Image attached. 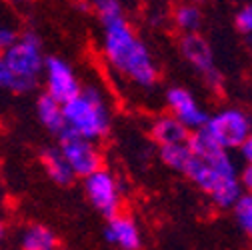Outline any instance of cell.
<instances>
[{"instance_id": "cell-1", "label": "cell", "mask_w": 252, "mask_h": 250, "mask_svg": "<svg viewBox=\"0 0 252 250\" xmlns=\"http://www.w3.org/2000/svg\"><path fill=\"white\" fill-rule=\"evenodd\" d=\"M188 146L192 156L184 176L196 188L206 192L218 208H232L242 196V186L238 182V168L230 152L218 148L200 130L190 134Z\"/></svg>"}, {"instance_id": "cell-2", "label": "cell", "mask_w": 252, "mask_h": 250, "mask_svg": "<svg viewBox=\"0 0 252 250\" xmlns=\"http://www.w3.org/2000/svg\"><path fill=\"white\" fill-rule=\"evenodd\" d=\"M102 22V56L108 66L130 80L138 88H152L158 82V64L146 46V42L136 34L126 14H116Z\"/></svg>"}, {"instance_id": "cell-3", "label": "cell", "mask_w": 252, "mask_h": 250, "mask_svg": "<svg viewBox=\"0 0 252 250\" xmlns=\"http://www.w3.org/2000/svg\"><path fill=\"white\" fill-rule=\"evenodd\" d=\"M62 116L66 132L92 142L106 138L112 128L110 106L102 90L96 86H82L72 100L62 104Z\"/></svg>"}, {"instance_id": "cell-4", "label": "cell", "mask_w": 252, "mask_h": 250, "mask_svg": "<svg viewBox=\"0 0 252 250\" xmlns=\"http://www.w3.org/2000/svg\"><path fill=\"white\" fill-rule=\"evenodd\" d=\"M6 66L14 78L16 94H26L34 90L42 80L44 70V54H42V40L36 32H24L18 40L2 54Z\"/></svg>"}, {"instance_id": "cell-5", "label": "cell", "mask_w": 252, "mask_h": 250, "mask_svg": "<svg viewBox=\"0 0 252 250\" xmlns=\"http://www.w3.org/2000/svg\"><path fill=\"white\" fill-rule=\"evenodd\" d=\"M200 132L226 152L236 150L252 134V116L242 108H222L208 116Z\"/></svg>"}, {"instance_id": "cell-6", "label": "cell", "mask_w": 252, "mask_h": 250, "mask_svg": "<svg viewBox=\"0 0 252 250\" xmlns=\"http://www.w3.org/2000/svg\"><path fill=\"white\" fill-rule=\"evenodd\" d=\"M56 146H58L60 154L64 156V160L68 162L74 176L86 178L88 174L96 172L98 168L104 166V156H102L98 142H92L82 136L64 132L62 136H58Z\"/></svg>"}, {"instance_id": "cell-7", "label": "cell", "mask_w": 252, "mask_h": 250, "mask_svg": "<svg viewBox=\"0 0 252 250\" xmlns=\"http://www.w3.org/2000/svg\"><path fill=\"white\" fill-rule=\"evenodd\" d=\"M84 192L88 202L106 218L122 212V186L108 168H98L84 178Z\"/></svg>"}, {"instance_id": "cell-8", "label": "cell", "mask_w": 252, "mask_h": 250, "mask_svg": "<svg viewBox=\"0 0 252 250\" xmlns=\"http://www.w3.org/2000/svg\"><path fill=\"white\" fill-rule=\"evenodd\" d=\"M46 94L52 96L56 102L66 104L82 90L80 78L74 68L60 56H46L44 58V70H42Z\"/></svg>"}, {"instance_id": "cell-9", "label": "cell", "mask_w": 252, "mask_h": 250, "mask_svg": "<svg viewBox=\"0 0 252 250\" xmlns=\"http://www.w3.org/2000/svg\"><path fill=\"white\" fill-rule=\"evenodd\" d=\"M180 54L184 56V60L190 64L196 72H200L204 76V80L208 82L210 88H222V76L216 70L214 64V50L210 46V42L200 34H182L180 42H178Z\"/></svg>"}, {"instance_id": "cell-10", "label": "cell", "mask_w": 252, "mask_h": 250, "mask_svg": "<svg viewBox=\"0 0 252 250\" xmlns=\"http://www.w3.org/2000/svg\"><path fill=\"white\" fill-rule=\"evenodd\" d=\"M166 106L168 112L178 118L190 132L200 130L208 120V112L200 106L192 92L184 86H170L166 90Z\"/></svg>"}, {"instance_id": "cell-11", "label": "cell", "mask_w": 252, "mask_h": 250, "mask_svg": "<svg viewBox=\"0 0 252 250\" xmlns=\"http://www.w3.org/2000/svg\"><path fill=\"white\" fill-rule=\"evenodd\" d=\"M104 238L116 250H142V232L132 216L118 212L108 218Z\"/></svg>"}, {"instance_id": "cell-12", "label": "cell", "mask_w": 252, "mask_h": 250, "mask_svg": "<svg viewBox=\"0 0 252 250\" xmlns=\"http://www.w3.org/2000/svg\"><path fill=\"white\" fill-rule=\"evenodd\" d=\"M190 130L184 124L174 118L170 112L156 116L150 122V136L158 146H170V144H184L190 138Z\"/></svg>"}, {"instance_id": "cell-13", "label": "cell", "mask_w": 252, "mask_h": 250, "mask_svg": "<svg viewBox=\"0 0 252 250\" xmlns=\"http://www.w3.org/2000/svg\"><path fill=\"white\" fill-rule=\"evenodd\" d=\"M36 116H38L40 124L50 134L62 136L66 132L64 116H62V104L56 102L52 96H48L46 92H42V94L38 96V100H36Z\"/></svg>"}, {"instance_id": "cell-14", "label": "cell", "mask_w": 252, "mask_h": 250, "mask_svg": "<svg viewBox=\"0 0 252 250\" xmlns=\"http://www.w3.org/2000/svg\"><path fill=\"white\" fill-rule=\"evenodd\" d=\"M20 250H58L60 242L54 230L44 224H28L20 232Z\"/></svg>"}, {"instance_id": "cell-15", "label": "cell", "mask_w": 252, "mask_h": 250, "mask_svg": "<svg viewBox=\"0 0 252 250\" xmlns=\"http://www.w3.org/2000/svg\"><path fill=\"white\" fill-rule=\"evenodd\" d=\"M42 164L46 168L48 178L58 186H70L76 178L68 162L64 160V156L60 154L58 146H48L42 150Z\"/></svg>"}, {"instance_id": "cell-16", "label": "cell", "mask_w": 252, "mask_h": 250, "mask_svg": "<svg viewBox=\"0 0 252 250\" xmlns=\"http://www.w3.org/2000/svg\"><path fill=\"white\" fill-rule=\"evenodd\" d=\"M174 24L182 34H194L202 26V10L194 2H184L174 8Z\"/></svg>"}, {"instance_id": "cell-17", "label": "cell", "mask_w": 252, "mask_h": 250, "mask_svg": "<svg viewBox=\"0 0 252 250\" xmlns=\"http://www.w3.org/2000/svg\"><path fill=\"white\" fill-rule=\"evenodd\" d=\"M190 146L188 142L184 144H170V146H160V160L164 162V166H168L174 172L184 174L188 162H190Z\"/></svg>"}, {"instance_id": "cell-18", "label": "cell", "mask_w": 252, "mask_h": 250, "mask_svg": "<svg viewBox=\"0 0 252 250\" xmlns=\"http://www.w3.org/2000/svg\"><path fill=\"white\" fill-rule=\"evenodd\" d=\"M232 212H234V218H236L240 230L248 238H252V194L242 192V196L232 206Z\"/></svg>"}, {"instance_id": "cell-19", "label": "cell", "mask_w": 252, "mask_h": 250, "mask_svg": "<svg viewBox=\"0 0 252 250\" xmlns=\"http://www.w3.org/2000/svg\"><path fill=\"white\" fill-rule=\"evenodd\" d=\"M234 26L240 34L252 36V2H244L234 14Z\"/></svg>"}, {"instance_id": "cell-20", "label": "cell", "mask_w": 252, "mask_h": 250, "mask_svg": "<svg viewBox=\"0 0 252 250\" xmlns=\"http://www.w3.org/2000/svg\"><path fill=\"white\" fill-rule=\"evenodd\" d=\"M88 4L98 12L100 20L116 16V14H124V8H122L120 0H88Z\"/></svg>"}, {"instance_id": "cell-21", "label": "cell", "mask_w": 252, "mask_h": 250, "mask_svg": "<svg viewBox=\"0 0 252 250\" xmlns=\"http://www.w3.org/2000/svg\"><path fill=\"white\" fill-rule=\"evenodd\" d=\"M18 32L14 28L10 26H4V24H0V54H4L16 40H18Z\"/></svg>"}, {"instance_id": "cell-22", "label": "cell", "mask_w": 252, "mask_h": 250, "mask_svg": "<svg viewBox=\"0 0 252 250\" xmlns=\"http://www.w3.org/2000/svg\"><path fill=\"white\" fill-rule=\"evenodd\" d=\"M0 90L4 92H16V84H14V78L6 66V62L2 58V54H0Z\"/></svg>"}, {"instance_id": "cell-23", "label": "cell", "mask_w": 252, "mask_h": 250, "mask_svg": "<svg viewBox=\"0 0 252 250\" xmlns=\"http://www.w3.org/2000/svg\"><path fill=\"white\" fill-rule=\"evenodd\" d=\"M238 182L242 186V192L252 194V164H244L242 172H238Z\"/></svg>"}, {"instance_id": "cell-24", "label": "cell", "mask_w": 252, "mask_h": 250, "mask_svg": "<svg viewBox=\"0 0 252 250\" xmlns=\"http://www.w3.org/2000/svg\"><path fill=\"white\" fill-rule=\"evenodd\" d=\"M238 154H240V158L244 160V164H252V134L236 148Z\"/></svg>"}, {"instance_id": "cell-25", "label": "cell", "mask_w": 252, "mask_h": 250, "mask_svg": "<svg viewBox=\"0 0 252 250\" xmlns=\"http://www.w3.org/2000/svg\"><path fill=\"white\" fill-rule=\"evenodd\" d=\"M6 234H8V228H6V224H4V220H2V218H0V244L4 242Z\"/></svg>"}, {"instance_id": "cell-26", "label": "cell", "mask_w": 252, "mask_h": 250, "mask_svg": "<svg viewBox=\"0 0 252 250\" xmlns=\"http://www.w3.org/2000/svg\"><path fill=\"white\" fill-rule=\"evenodd\" d=\"M248 50H250V54H252V36L248 38Z\"/></svg>"}, {"instance_id": "cell-27", "label": "cell", "mask_w": 252, "mask_h": 250, "mask_svg": "<svg viewBox=\"0 0 252 250\" xmlns=\"http://www.w3.org/2000/svg\"><path fill=\"white\" fill-rule=\"evenodd\" d=\"M188 2H194V4H196V2H198V0H188Z\"/></svg>"}]
</instances>
